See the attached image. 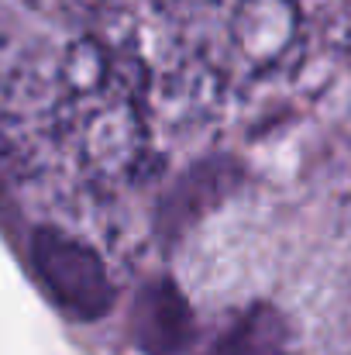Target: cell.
<instances>
[{
	"mask_svg": "<svg viewBox=\"0 0 351 355\" xmlns=\"http://www.w3.org/2000/svg\"><path fill=\"white\" fill-rule=\"evenodd\" d=\"M131 338L145 355H183L193 342V311L172 279H152L131 307Z\"/></svg>",
	"mask_w": 351,
	"mask_h": 355,
	"instance_id": "7a4b0ae2",
	"label": "cell"
},
{
	"mask_svg": "<svg viewBox=\"0 0 351 355\" xmlns=\"http://www.w3.org/2000/svg\"><path fill=\"white\" fill-rule=\"evenodd\" d=\"M28 255L42 290L62 314L76 321H97L114 307V283L107 276L104 255L90 241L66 228L42 225L31 235Z\"/></svg>",
	"mask_w": 351,
	"mask_h": 355,
	"instance_id": "6da1fadb",
	"label": "cell"
},
{
	"mask_svg": "<svg viewBox=\"0 0 351 355\" xmlns=\"http://www.w3.org/2000/svg\"><path fill=\"white\" fill-rule=\"evenodd\" d=\"M293 352V331L286 318L269 304L244 307L224 335L217 338L214 355H289Z\"/></svg>",
	"mask_w": 351,
	"mask_h": 355,
	"instance_id": "3957f363",
	"label": "cell"
}]
</instances>
